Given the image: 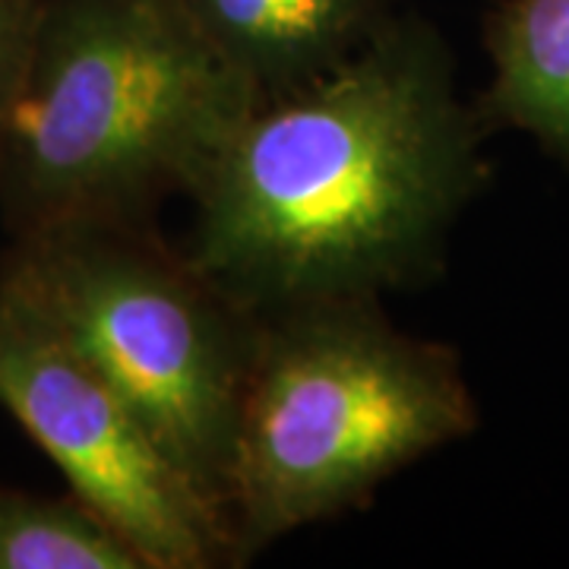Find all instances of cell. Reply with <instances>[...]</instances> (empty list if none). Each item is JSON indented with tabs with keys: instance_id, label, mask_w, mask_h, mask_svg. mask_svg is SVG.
<instances>
[{
	"instance_id": "1",
	"label": "cell",
	"mask_w": 569,
	"mask_h": 569,
	"mask_svg": "<svg viewBox=\"0 0 569 569\" xmlns=\"http://www.w3.org/2000/svg\"><path fill=\"white\" fill-rule=\"evenodd\" d=\"M452 51L392 13L346 61L250 108L190 193L187 257L257 313L383 298L440 272L490 181Z\"/></svg>"
},
{
	"instance_id": "3",
	"label": "cell",
	"mask_w": 569,
	"mask_h": 569,
	"mask_svg": "<svg viewBox=\"0 0 569 569\" xmlns=\"http://www.w3.org/2000/svg\"><path fill=\"white\" fill-rule=\"evenodd\" d=\"M475 430L459 355L396 329L377 298L260 313L228 462L238 560L365 503Z\"/></svg>"
},
{
	"instance_id": "7",
	"label": "cell",
	"mask_w": 569,
	"mask_h": 569,
	"mask_svg": "<svg viewBox=\"0 0 569 569\" xmlns=\"http://www.w3.org/2000/svg\"><path fill=\"white\" fill-rule=\"evenodd\" d=\"M490 77L475 111L569 168V0H500L485 26Z\"/></svg>"
},
{
	"instance_id": "8",
	"label": "cell",
	"mask_w": 569,
	"mask_h": 569,
	"mask_svg": "<svg viewBox=\"0 0 569 569\" xmlns=\"http://www.w3.org/2000/svg\"><path fill=\"white\" fill-rule=\"evenodd\" d=\"M0 569H149L80 497L0 488Z\"/></svg>"
},
{
	"instance_id": "5",
	"label": "cell",
	"mask_w": 569,
	"mask_h": 569,
	"mask_svg": "<svg viewBox=\"0 0 569 569\" xmlns=\"http://www.w3.org/2000/svg\"><path fill=\"white\" fill-rule=\"evenodd\" d=\"M0 406L149 569L238 567L234 531L39 305L0 279Z\"/></svg>"
},
{
	"instance_id": "4",
	"label": "cell",
	"mask_w": 569,
	"mask_h": 569,
	"mask_svg": "<svg viewBox=\"0 0 569 569\" xmlns=\"http://www.w3.org/2000/svg\"><path fill=\"white\" fill-rule=\"evenodd\" d=\"M0 279L61 326L174 468L228 519L231 440L260 313L187 253L168 250L146 222L13 238Z\"/></svg>"
},
{
	"instance_id": "2",
	"label": "cell",
	"mask_w": 569,
	"mask_h": 569,
	"mask_svg": "<svg viewBox=\"0 0 569 569\" xmlns=\"http://www.w3.org/2000/svg\"><path fill=\"white\" fill-rule=\"evenodd\" d=\"M257 102L181 0H44L0 146L3 224L149 222L197 190Z\"/></svg>"
},
{
	"instance_id": "6",
	"label": "cell",
	"mask_w": 569,
	"mask_h": 569,
	"mask_svg": "<svg viewBox=\"0 0 569 569\" xmlns=\"http://www.w3.org/2000/svg\"><path fill=\"white\" fill-rule=\"evenodd\" d=\"M181 7L260 99L317 80L396 13L389 0H181Z\"/></svg>"
},
{
	"instance_id": "9",
	"label": "cell",
	"mask_w": 569,
	"mask_h": 569,
	"mask_svg": "<svg viewBox=\"0 0 569 569\" xmlns=\"http://www.w3.org/2000/svg\"><path fill=\"white\" fill-rule=\"evenodd\" d=\"M44 0H0V146L20 92Z\"/></svg>"
}]
</instances>
